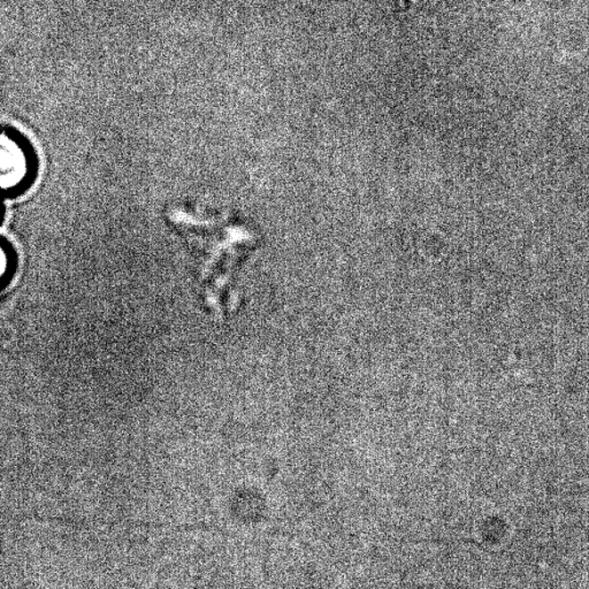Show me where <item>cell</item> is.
<instances>
[{"label": "cell", "mask_w": 589, "mask_h": 589, "mask_svg": "<svg viewBox=\"0 0 589 589\" xmlns=\"http://www.w3.org/2000/svg\"><path fill=\"white\" fill-rule=\"evenodd\" d=\"M37 169V158L25 138L0 130V195L25 192L33 184Z\"/></svg>", "instance_id": "cell-1"}, {"label": "cell", "mask_w": 589, "mask_h": 589, "mask_svg": "<svg viewBox=\"0 0 589 589\" xmlns=\"http://www.w3.org/2000/svg\"><path fill=\"white\" fill-rule=\"evenodd\" d=\"M11 272V256L5 245L0 243V287L9 278Z\"/></svg>", "instance_id": "cell-2"}]
</instances>
